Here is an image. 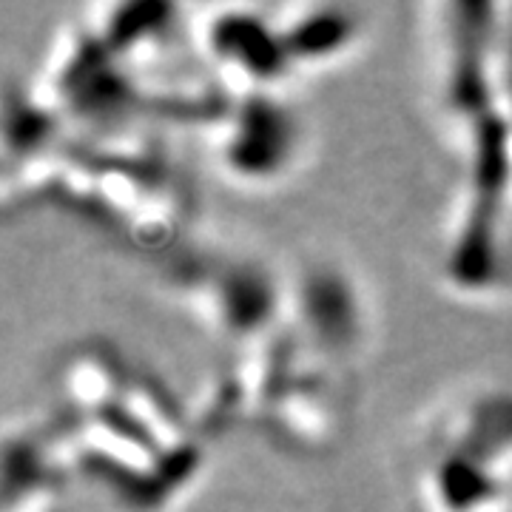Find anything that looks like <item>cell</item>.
<instances>
[{"label": "cell", "instance_id": "4", "mask_svg": "<svg viewBox=\"0 0 512 512\" xmlns=\"http://www.w3.org/2000/svg\"><path fill=\"white\" fill-rule=\"evenodd\" d=\"M205 296L211 299V319L228 333H256L268 322V316L276 313V293L271 288V279L248 268H220L214 271V279L202 285Z\"/></svg>", "mask_w": 512, "mask_h": 512}, {"label": "cell", "instance_id": "2", "mask_svg": "<svg viewBox=\"0 0 512 512\" xmlns=\"http://www.w3.org/2000/svg\"><path fill=\"white\" fill-rule=\"evenodd\" d=\"M262 94H251L239 109L222 117V163L245 180L279 177L291 165L299 137L291 114Z\"/></svg>", "mask_w": 512, "mask_h": 512}, {"label": "cell", "instance_id": "3", "mask_svg": "<svg viewBox=\"0 0 512 512\" xmlns=\"http://www.w3.org/2000/svg\"><path fill=\"white\" fill-rule=\"evenodd\" d=\"M205 49L222 72L234 74L248 94L268 92L288 72L293 60L276 23L262 20L254 12L225 9L220 18L205 26Z\"/></svg>", "mask_w": 512, "mask_h": 512}, {"label": "cell", "instance_id": "5", "mask_svg": "<svg viewBox=\"0 0 512 512\" xmlns=\"http://www.w3.org/2000/svg\"><path fill=\"white\" fill-rule=\"evenodd\" d=\"M291 52L293 66L319 63L342 55L359 35V20L342 6H305L293 9L288 23H276Z\"/></svg>", "mask_w": 512, "mask_h": 512}, {"label": "cell", "instance_id": "6", "mask_svg": "<svg viewBox=\"0 0 512 512\" xmlns=\"http://www.w3.org/2000/svg\"><path fill=\"white\" fill-rule=\"evenodd\" d=\"M501 49H504L501 52V92H504V106H507V114H510L512 123V29Z\"/></svg>", "mask_w": 512, "mask_h": 512}, {"label": "cell", "instance_id": "1", "mask_svg": "<svg viewBox=\"0 0 512 512\" xmlns=\"http://www.w3.org/2000/svg\"><path fill=\"white\" fill-rule=\"evenodd\" d=\"M424 498L430 512L512 510V402L467 404L436 441Z\"/></svg>", "mask_w": 512, "mask_h": 512}]
</instances>
